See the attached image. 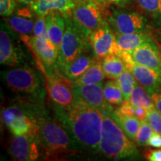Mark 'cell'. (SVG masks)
I'll return each mask as SVG.
<instances>
[{"instance_id":"obj_1","label":"cell","mask_w":161,"mask_h":161,"mask_svg":"<svg viewBox=\"0 0 161 161\" xmlns=\"http://www.w3.org/2000/svg\"><path fill=\"white\" fill-rule=\"evenodd\" d=\"M56 116L79 146L86 149L98 150L102 136L103 114L76 99L69 107L56 106Z\"/></svg>"},{"instance_id":"obj_2","label":"cell","mask_w":161,"mask_h":161,"mask_svg":"<svg viewBox=\"0 0 161 161\" xmlns=\"http://www.w3.org/2000/svg\"><path fill=\"white\" fill-rule=\"evenodd\" d=\"M98 150L108 158L114 159L135 158L140 155L133 140L111 117L104 115Z\"/></svg>"},{"instance_id":"obj_3","label":"cell","mask_w":161,"mask_h":161,"mask_svg":"<svg viewBox=\"0 0 161 161\" xmlns=\"http://www.w3.org/2000/svg\"><path fill=\"white\" fill-rule=\"evenodd\" d=\"M37 125L36 136L40 146L47 154L75 149L74 142L75 140L61 122H58L43 114H40L37 117Z\"/></svg>"},{"instance_id":"obj_4","label":"cell","mask_w":161,"mask_h":161,"mask_svg":"<svg viewBox=\"0 0 161 161\" xmlns=\"http://www.w3.org/2000/svg\"><path fill=\"white\" fill-rule=\"evenodd\" d=\"M66 20L65 32L58 52V64L62 71L90 46L88 37L76 27L70 14H64Z\"/></svg>"},{"instance_id":"obj_5","label":"cell","mask_w":161,"mask_h":161,"mask_svg":"<svg viewBox=\"0 0 161 161\" xmlns=\"http://www.w3.org/2000/svg\"><path fill=\"white\" fill-rule=\"evenodd\" d=\"M107 7L106 19L116 35L147 32L150 29L148 19L142 14L116 5Z\"/></svg>"},{"instance_id":"obj_6","label":"cell","mask_w":161,"mask_h":161,"mask_svg":"<svg viewBox=\"0 0 161 161\" xmlns=\"http://www.w3.org/2000/svg\"><path fill=\"white\" fill-rule=\"evenodd\" d=\"M2 76L8 87L17 93L39 96L43 94L40 75L29 66L2 72Z\"/></svg>"},{"instance_id":"obj_7","label":"cell","mask_w":161,"mask_h":161,"mask_svg":"<svg viewBox=\"0 0 161 161\" xmlns=\"http://www.w3.org/2000/svg\"><path fill=\"white\" fill-rule=\"evenodd\" d=\"M76 27L83 35L89 37L104 21L102 7L95 1L78 2L70 12Z\"/></svg>"},{"instance_id":"obj_8","label":"cell","mask_w":161,"mask_h":161,"mask_svg":"<svg viewBox=\"0 0 161 161\" xmlns=\"http://www.w3.org/2000/svg\"><path fill=\"white\" fill-rule=\"evenodd\" d=\"M2 120L14 135L37 136V117L17 105L6 107L2 110Z\"/></svg>"},{"instance_id":"obj_9","label":"cell","mask_w":161,"mask_h":161,"mask_svg":"<svg viewBox=\"0 0 161 161\" xmlns=\"http://www.w3.org/2000/svg\"><path fill=\"white\" fill-rule=\"evenodd\" d=\"M92 52L96 59L102 60L106 56L119 55L120 49L116 43V35L106 19L88 37Z\"/></svg>"},{"instance_id":"obj_10","label":"cell","mask_w":161,"mask_h":161,"mask_svg":"<svg viewBox=\"0 0 161 161\" xmlns=\"http://www.w3.org/2000/svg\"><path fill=\"white\" fill-rule=\"evenodd\" d=\"M72 86L76 98L99 110L104 116H110L114 109L104 98L102 83Z\"/></svg>"},{"instance_id":"obj_11","label":"cell","mask_w":161,"mask_h":161,"mask_svg":"<svg viewBox=\"0 0 161 161\" xmlns=\"http://www.w3.org/2000/svg\"><path fill=\"white\" fill-rule=\"evenodd\" d=\"M40 146L37 136L29 134L14 135L10 142L8 152L15 160L33 161L40 158Z\"/></svg>"},{"instance_id":"obj_12","label":"cell","mask_w":161,"mask_h":161,"mask_svg":"<svg viewBox=\"0 0 161 161\" xmlns=\"http://www.w3.org/2000/svg\"><path fill=\"white\" fill-rule=\"evenodd\" d=\"M14 31L1 23L0 31V63L2 65L17 66L22 60L21 51L14 39Z\"/></svg>"},{"instance_id":"obj_13","label":"cell","mask_w":161,"mask_h":161,"mask_svg":"<svg viewBox=\"0 0 161 161\" xmlns=\"http://www.w3.org/2000/svg\"><path fill=\"white\" fill-rule=\"evenodd\" d=\"M130 55L136 64L147 66L161 75V55L159 46L154 40L142 44Z\"/></svg>"},{"instance_id":"obj_14","label":"cell","mask_w":161,"mask_h":161,"mask_svg":"<svg viewBox=\"0 0 161 161\" xmlns=\"http://www.w3.org/2000/svg\"><path fill=\"white\" fill-rule=\"evenodd\" d=\"M47 76L46 88L49 92V97L56 106L69 107L74 103L76 99L75 92L72 86L64 80L57 78Z\"/></svg>"},{"instance_id":"obj_15","label":"cell","mask_w":161,"mask_h":161,"mask_svg":"<svg viewBox=\"0 0 161 161\" xmlns=\"http://www.w3.org/2000/svg\"><path fill=\"white\" fill-rule=\"evenodd\" d=\"M28 43L40 61L47 67H52L58 60V51L48 38L42 37H28Z\"/></svg>"},{"instance_id":"obj_16","label":"cell","mask_w":161,"mask_h":161,"mask_svg":"<svg viewBox=\"0 0 161 161\" xmlns=\"http://www.w3.org/2000/svg\"><path fill=\"white\" fill-rule=\"evenodd\" d=\"M75 4L74 0H35L30 5V8L37 16L46 17L52 11L69 14Z\"/></svg>"},{"instance_id":"obj_17","label":"cell","mask_w":161,"mask_h":161,"mask_svg":"<svg viewBox=\"0 0 161 161\" xmlns=\"http://www.w3.org/2000/svg\"><path fill=\"white\" fill-rule=\"evenodd\" d=\"M45 19L47 26L48 39L59 52L66 29V20L64 14L58 11H52L46 16Z\"/></svg>"},{"instance_id":"obj_18","label":"cell","mask_w":161,"mask_h":161,"mask_svg":"<svg viewBox=\"0 0 161 161\" xmlns=\"http://www.w3.org/2000/svg\"><path fill=\"white\" fill-rule=\"evenodd\" d=\"M90 46L80 54L64 70V75L71 82H73L77 78L82 75L91 66L97 61L93 52L90 53Z\"/></svg>"},{"instance_id":"obj_19","label":"cell","mask_w":161,"mask_h":161,"mask_svg":"<svg viewBox=\"0 0 161 161\" xmlns=\"http://www.w3.org/2000/svg\"><path fill=\"white\" fill-rule=\"evenodd\" d=\"M136 80L147 90H161V75L143 65L133 64L130 69Z\"/></svg>"},{"instance_id":"obj_20","label":"cell","mask_w":161,"mask_h":161,"mask_svg":"<svg viewBox=\"0 0 161 161\" xmlns=\"http://www.w3.org/2000/svg\"><path fill=\"white\" fill-rule=\"evenodd\" d=\"M8 19L9 27L14 31L23 35H29L34 33L35 22L32 18L29 10L23 9L19 11L17 15L10 16Z\"/></svg>"},{"instance_id":"obj_21","label":"cell","mask_w":161,"mask_h":161,"mask_svg":"<svg viewBox=\"0 0 161 161\" xmlns=\"http://www.w3.org/2000/svg\"><path fill=\"white\" fill-rule=\"evenodd\" d=\"M116 35V43L120 50L131 53L145 43L153 40L148 32L122 34Z\"/></svg>"},{"instance_id":"obj_22","label":"cell","mask_w":161,"mask_h":161,"mask_svg":"<svg viewBox=\"0 0 161 161\" xmlns=\"http://www.w3.org/2000/svg\"><path fill=\"white\" fill-rule=\"evenodd\" d=\"M110 117L122 128L127 136L133 141L135 140L136 134L141 125V121L136 116H127L119 113L116 109L110 114Z\"/></svg>"},{"instance_id":"obj_23","label":"cell","mask_w":161,"mask_h":161,"mask_svg":"<svg viewBox=\"0 0 161 161\" xmlns=\"http://www.w3.org/2000/svg\"><path fill=\"white\" fill-rule=\"evenodd\" d=\"M102 69L105 77L110 79H117L125 69L126 66L123 60L119 55H110L102 60Z\"/></svg>"},{"instance_id":"obj_24","label":"cell","mask_w":161,"mask_h":161,"mask_svg":"<svg viewBox=\"0 0 161 161\" xmlns=\"http://www.w3.org/2000/svg\"><path fill=\"white\" fill-rule=\"evenodd\" d=\"M105 77L102 69V60H97L82 75L72 82V86L102 83Z\"/></svg>"},{"instance_id":"obj_25","label":"cell","mask_w":161,"mask_h":161,"mask_svg":"<svg viewBox=\"0 0 161 161\" xmlns=\"http://www.w3.org/2000/svg\"><path fill=\"white\" fill-rule=\"evenodd\" d=\"M129 101L133 105L142 107L147 110L155 107L150 94L148 93L146 88L141 85L138 81L132 90Z\"/></svg>"},{"instance_id":"obj_26","label":"cell","mask_w":161,"mask_h":161,"mask_svg":"<svg viewBox=\"0 0 161 161\" xmlns=\"http://www.w3.org/2000/svg\"><path fill=\"white\" fill-rule=\"evenodd\" d=\"M104 96L110 105H121L124 102L123 95L117 80L105 82L103 86Z\"/></svg>"},{"instance_id":"obj_27","label":"cell","mask_w":161,"mask_h":161,"mask_svg":"<svg viewBox=\"0 0 161 161\" xmlns=\"http://www.w3.org/2000/svg\"><path fill=\"white\" fill-rule=\"evenodd\" d=\"M140 8L158 25H161V0H135Z\"/></svg>"},{"instance_id":"obj_28","label":"cell","mask_w":161,"mask_h":161,"mask_svg":"<svg viewBox=\"0 0 161 161\" xmlns=\"http://www.w3.org/2000/svg\"><path fill=\"white\" fill-rule=\"evenodd\" d=\"M116 80L120 86L124 100L129 101L132 90L137 83V80H136L131 71L128 69H125Z\"/></svg>"},{"instance_id":"obj_29","label":"cell","mask_w":161,"mask_h":161,"mask_svg":"<svg viewBox=\"0 0 161 161\" xmlns=\"http://www.w3.org/2000/svg\"><path fill=\"white\" fill-rule=\"evenodd\" d=\"M153 129L146 119L141 121V125L136 134L134 142L139 146H148V142L153 134Z\"/></svg>"},{"instance_id":"obj_30","label":"cell","mask_w":161,"mask_h":161,"mask_svg":"<svg viewBox=\"0 0 161 161\" xmlns=\"http://www.w3.org/2000/svg\"><path fill=\"white\" fill-rule=\"evenodd\" d=\"M146 119L154 132L161 134V114L155 107L147 110Z\"/></svg>"},{"instance_id":"obj_31","label":"cell","mask_w":161,"mask_h":161,"mask_svg":"<svg viewBox=\"0 0 161 161\" xmlns=\"http://www.w3.org/2000/svg\"><path fill=\"white\" fill-rule=\"evenodd\" d=\"M34 36L48 38L47 26H46V19L43 16H38L35 22Z\"/></svg>"},{"instance_id":"obj_32","label":"cell","mask_w":161,"mask_h":161,"mask_svg":"<svg viewBox=\"0 0 161 161\" xmlns=\"http://www.w3.org/2000/svg\"><path fill=\"white\" fill-rule=\"evenodd\" d=\"M17 0H0V14L8 17L13 14L16 8Z\"/></svg>"},{"instance_id":"obj_33","label":"cell","mask_w":161,"mask_h":161,"mask_svg":"<svg viewBox=\"0 0 161 161\" xmlns=\"http://www.w3.org/2000/svg\"><path fill=\"white\" fill-rule=\"evenodd\" d=\"M154 102V106L161 114V90H147Z\"/></svg>"},{"instance_id":"obj_34","label":"cell","mask_w":161,"mask_h":161,"mask_svg":"<svg viewBox=\"0 0 161 161\" xmlns=\"http://www.w3.org/2000/svg\"><path fill=\"white\" fill-rule=\"evenodd\" d=\"M144 156L150 161H161V149H148L145 151Z\"/></svg>"},{"instance_id":"obj_35","label":"cell","mask_w":161,"mask_h":161,"mask_svg":"<svg viewBox=\"0 0 161 161\" xmlns=\"http://www.w3.org/2000/svg\"><path fill=\"white\" fill-rule=\"evenodd\" d=\"M129 2H130V0H96V3L101 7L104 5H116L119 7H123Z\"/></svg>"},{"instance_id":"obj_36","label":"cell","mask_w":161,"mask_h":161,"mask_svg":"<svg viewBox=\"0 0 161 161\" xmlns=\"http://www.w3.org/2000/svg\"><path fill=\"white\" fill-rule=\"evenodd\" d=\"M148 146L152 148H161V134L159 133L154 132L151 136L148 142Z\"/></svg>"},{"instance_id":"obj_37","label":"cell","mask_w":161,"mask_h":161,"mask_svg":"<svg viewBox=\"0 0 161 161\" xmlns=\"http://www.w3.org/2000/svg\"><path fill=\"white\" fill-rule=\"evenodd\" d=\"M35 0H17V2L23 5H31Z\"/></svg>"},{"instance_id":"obj_38","label":"cell","mask_w":161,"mask_h":161,"mask_svg":"<svg viewBox=\"0 0 161 161\" xmlns=\"http://www.w3.org/2000/svg\"><path fill=\"white\" fill-rule=\"evenodd\" d=\"M75 3H78V2H86V1H95L96 2V0H74Z\"/></svg>"},{"instance_id":"obj_39","label":"cell","mask_w":161,"mask_h":161,"mask_svg":"<svg viewBox=\"0 0 161 161\" xmlns=\"http://www.w3.org/2000/svg\"><path fill=\"white\" fill-rule=\"evenodd\" d=\"M159 49H160V55H161V45L159 46Z\"/></svg>"}]
</instances>
